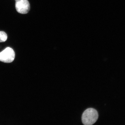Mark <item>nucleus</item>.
<instances>
[{
    "label": "nucleus",
    "instance_id": "nucleus-1",
    "mask_svg": "<svg viewBox=\"0 0 125 125\" xmlns=\"http://www.w3.org/2000/svg\"><path fill=\"white\" fill-rule=\"evenodd\" d=\"M98 113L93 108H89L85 110L82 116V121L84 125H92L97 120Z\"/></svg>",
    "mask_w": 125,
    "mask_h": 125
},
{
    "label": "nucleus",
    "instance_id": "nucleus-2",
    "mask_svg": "<svg viewBox=\"0 0 125 125\" xmlns=\"http://www.w3.org/2000/svg\"><path fill=\"white\" fill-rule=\"evenodd\" d=\"M15 57V53L11 48L7 47L0 52V61L10 63L13 62Z\"/></svg>",
    "mask_w": 125,
    "mask_h": 125
},
{
    "label": "nucleus",
    "instance_id": "nucleus-3",
    "mask_svg": "<svg viewBox=\"0 0 125 125\" xmlns=\"http://www.w3.org/2000/svg\"><path fill=\"white\" fill-rule=\"evenodd\" d=\"M15 8L18 13L27 14L30 10V5L28 0H20L16 1Z\"/></svg>",
    "mask_w": 125,
    "mask_h": 125
},
{
    "label": "nucleus",
    "instance_id": "nucleus-4",
    "mask_svg": "<svg viewBox=\"0 0 125 125\" xmlns=\"http://www.w3.org/2000/svg\"><path fill=\"white\" fill-rule=\"evenodd\" d=\"M7 36L4 31H0V42H4L7 40Z\"/></svg>",
    "mask_w": 125,
    "mask_h": 125
},
{
    "label": "nucleus",
    "instance_id": "nucleus-5",
    "mask_svg": "<svg viewBox=\"0 0 125 125\" xmlns=\"http://www.w3.org/2000/svg\"><path fill=\"white\" fill-rule=\"evenodd\" d=\"M16 1H18L20 0H15Z\"/></svg>",
    "mask_w": 125,
    "mask_h": 125
}]
</instances>
